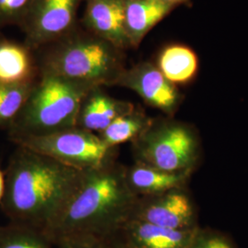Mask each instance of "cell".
Instances as JSON below:
<instances>
[{"label": "cell", "mask_w": 248, "mask_h": 248, "mask_svg": "<svg viewBox=\"0 0 248 248\" xmlns=\"http://www.w3.org/2000/svg\"><path fill=\"white\" fill-rule=\"evenodd\" d=\"M85 172L17 146L5 171L1 211L9 222L46 233L62 213Z\"/></svg>", "instance_id": "6da1fadb"}, {"label": "cell", "mask_w": 248, "mask_h": 248, "mask_svg": "<svg viewBox=\"0 0 248 248\" xmlns=\"http://www.w3.org/2000/svg\"><path fill=\"white\" fill-rule=\"evenodd\" d=\"M137 199L126 182L125 167L117 161L86 171L46 234L53 243L75 234L107 238L131 217Z\"/></svg>", "instance_id": "7a4b0ae2"}, {"label": "cell", "mask_w": 248, "mask_h": 248, "mask_svg": "<svg viewBox=\"0 0 248 248\" xmlns=\"http://www.w3.org/2000/svg\"><path fill=\"white\" fill-rule=\"evenodd\" d=\"M36 61L39 74H50L89 88L114 87L124 66L123 50L90 31L74 29L49 44Z\"/></svg>", "instance_id": "3957f363"}, {"label": "cell", "mask_w": 248, "mask_h": 248, "mask_svg": "<svg viewBox=\"0 0 248 248\" xmlns=\"http://www.w3.org/2000/svg\"><path fill=\"white\" fill-rule=\"evenodd\" d=\"M62 78L41 73L9 133L12 139L75 128L80 105L90 89Z\"/></svg>", "instance_id": "277c9868"}, {"label": "cell", "mask_w": 248, "mask_h": 248, "mask_svg": "<svg viewBox=\"0 0 248 248\" xmlns=\"http://www.w3.org/2000/svg\"><path fill=\"white\" fill-rule=\"evenodd\" d=\"M132 147L136 163L171 173L192 174L202 153L194 127L172 117L154 119Z\"/></svg>", "instance_id": "5b68a950"}, {"label": "cell", "mask_w": 248, "mask_h": 248, "mask_svg": "<svg viewBox=\"0 0 248 248\" xmlns=\"http://www.w3.org/2000/svg\"><path fill=\"white\" fill-rule=\"evenodd\" d=\"M17 146L45 155L63 165L89 171L115 162L117 147H110L96 133L78 127L43 135L11 140Z\"/></svg>", "instance_id": "8992f818"}, {"label": "cell", "mask_w": 248, "mask_h": 248, "mask_svg": "<svg viewBox=\"0 0 248 248\" xmlns=\"http://www.w3.org/2000/svg\"><path fill=\"white\" fill-rule=\"evenodd\" d=\"M130 218L174 230L199 227L195 204L186 187L158 195L138 197Z\"/></svg>", "instance_id": "52a82bcc"}, {"label": "cell", "mask_w": 248, "mask_h": 248, "mask_svg": "<svg viewBox=\"0 0 248 248\" xmlns=\"http://www.w3.org/2000/svg\"><path fill=\"white\" fill-rule=\"evenodd\" d=\"M82 0H34L20 28L27 46L49 45L70 32Z\"/></svg>", "instance_id": "ba28073f"}, {"label": "cell", "mask_w": 248, "mask_h": 248, "mask_svg": "<svg viewBox=\"0 0 248 248\" xmlns=\"http://www.w3.org/2000/svg\"><path fill=\"white\" fill-rule=\"evenodd\" d=\"M115 87L133 90L149 106L173 117L181 103L182 96L177 86L167 79L158 67L151 62H140L125 68Z\"/></svg>", "instance_id": "9c48e42d"}, {"label": "cell", "mask_w": 248, "mask_h": 248, "mask_svg": "<svg viewBox=\"0 0 248 248\" xmlns=\"http://www.w3.org/2000/svg\"><path fill=\"white\" fill-rule=\"evenodd\" d=\"M199 227L174 230L129 218L107 238L126 248H188Z\"/></svg>", "instance_id": "30bf717a"}, {"label": "cell", "mask_w": 248, "mask_h": 248, "mask_svg": "<svg viewBox=\"0 0 248 248\" xmlns=\"http://www.w3.org/2000/svg\"><path fill=\"white\" fill-rule=\"evenodd\" d=\"M126 0H87V30L123 50L132 47L125 30Z\"/></svg>", "instance_id": "8fae6325"}, {"label": "cell", "mask_w": 248, "mask_h": 248, "mask_svg": "<svg viewBox=\"0 0 248 248\" xmlns=\"http://www.w3.org/2000/svg\"><path fill=\"white\" fill-rule=\"evenodd\" d=\"M133 103L113 98L102 87L90 89L80 105L76 127L98 134L120 116L132 111Z\"/></svg>", "instance_id": "7c38bea8"}, {"label": "cell", "mask_w": 248, "mask_h": 248, "mask_svg": "<svg viewBox=\"0 0 248 248\" xmlns=\"http://www.w3.org/2000/svg\"><path fill=\"white\" fill-rule=\"evenodd\" d=\"M190 173H171L140 163L125 167V178L137 197L158 195L171 189L186 187Z\"/></svg>", "instance_id": "4fadbf2b"}, {"label": "cell", "mask_w": 248, "mask_h": 248, "mask_svg": "<svg viewBox=\"0 0 248 248\" xmlns=\"http://www.w3.org/2000/svg\"><path fill=\"white\" fill-rule=\"evenodd\" d=\"M173 8L163 0H126L125 30L132 47L140 45L144 36Z\"/></svg>", "instance_id": "5bb4252c"}, {"label": "cell", "mask_w": 248, "mask_h": 248, "mask_svg": "<svg viewBox=\"0 0 248 248\" xmlns=\"http://www.w3.org/2000/svg\"><path fill=\"white\" fill-rule=\"evenodd\" d=\"M39 78L36 61L28 46L0 41V84H28Z\"/></svg>", "instance_id": "9a60e30c"}, {"label": "cell", "mask_w": 248, "mask_h": 248, "mask_svg": "<svg viewBox=\"0 0 248 248\" xmlns=\"http://www.w3.org/2000/svg\"><path fill=\"white\" fill-rule=\"evenodd\" d=\"M156 66L169 82L176 86L184 85L195 78L199 60L185 45H169L160 53Z\"/></svg>", "instance_id": "2e32d148"}, {"label": "cell", "mask_w": 248, "mask_h": 248, "mask_svg": "<svg viewBox=\"0 0 248 248\" xmlns=\"http://www.w3.org/2000/svg\"><path fill=\"white\" fill-rule=\"evenodd\" d=\"M154 119L136 107L132 111L120 116L98 135L110 147L133 142L144 133Z\"/></svg>", "instance_id": "e0dca14e"}, {"label": "cell", "mask_w": 248, "mask_h": 248, "mask_svg": "<svg viewBox=\"0 0 248 248\" xmlns=\"http://www.w3.org/2000/svg\"><path fill=\"white\" fill-rule=\"evenodd\" d=\"M0 248H55L48 235L25 225H0Z\"/></svg>", "instance_id": "ac0fdd59"}, {"label": "cell", "mask_w": 248, "mask_h": 248, "mask_svg": "<svg viewBox=\"0 0 248 248\" xmlns=\"http://www.w3.org/2000/svg\"><path fill=\"white\" fill-rule=\"evenodd\" d=\"M34 82L17 85L0 84L1 130L9 131L12 124H14L16 118L26 102Z\"/></svg>", "instance_id": "d6986e66"}, {"label": "cell", "mask_w": 248, "mask_h": 248, "mask_svg": "<svg viewBox=\"0 0 248 248\" xmlns=\"http://www.w3.org/2000/svg\"><path fill=\"white\" fill-rule=\"evenodd\" d=\"M34 0H0V27L21 25Z\"/></svg>", "instance_id": "ffe728a7"}, {"label": "cell", "mask_w": 248, "mask_h": 248, "mask_svg": "<svg viewBox=\"0 0 248 248\" xmlns=\"http://www.w3.org/2000/svg\"><path fill=\"white\" fill-rule=\"evenodd\" d=\"M188 248H237L225 233L210 228L199 227Z\"/></svg>", "instance_id": "44dd1931"}, {"label": "cell", "mask_w": 248, "mask_h": 248, "mask_svg": "<svg viewBox=\"0 0 248 248\" xmlns=\"http://www.w3.org/2000/svg\"><path fill=\"white\" fill-rule=\"evenodd\" d=\"M53 244L55 248H110L105 238L88 234L63 236Z\"/></svg>", "instance_id": "7402d4cb"}, {"label": "cell", "mask_w": 248, "mask_h": 248, "mask_svg": "<svg viewBox=\"0 0 248 248\" xmlns=\"http://www.w3.org/2000/svg\"><path fill=\"white\" fill-rule=\"evenodd\" d=\"M5 172H3L1 169H0V203H1V201L3 199V196L5 193Z\"/></svg>", "instance_id": "603a6c76"}, {"label": "cell", "mask_w": 248, "mask_h": 248, "mask_svg": "<svg viewBox=\"0 0 248 248\" xmlns=\"http://www.w3.org/2000/svg\"><path fill=\"white\" fill-rule=\"evenodd\" d=\"M110 248H126L124 246H122L121 244H119L118 242H116L114 240L110 239V238H105Z\"/></svg>", "instance_id": "cb8c5ba5"}, {"label": "cell", "mask_w": 248, "mask_h": 248, "mask_svg": "<svg viewBox=\"0 0 248 248\" xmlns=\"http://www.w3.org/2000/svg\"><path fill=\"white\" fill-rule=\"evenodd\" d=\"M163 1H165L166 3H168V4H169V5H171V6L175 7V6L177 5V4H181V3H184V2L186 1V0H163Z\"/></svg>", "instance_id": "d4e9b609"}, {"label": "cell", "mask_w": 248, "mask_h": 248, "mask_svg": "<svg viewBox=\"0 0 248 248\" xmlns=\"http://www.w3.org/2000/svg\"><path fill=\"white\" fill-rule=\"evenodd\" d=\"M2 39H3V38H2V36H1V34H0V41H1Z\"/></svg>", "instance_id": "484cf974"}]
</instances>
